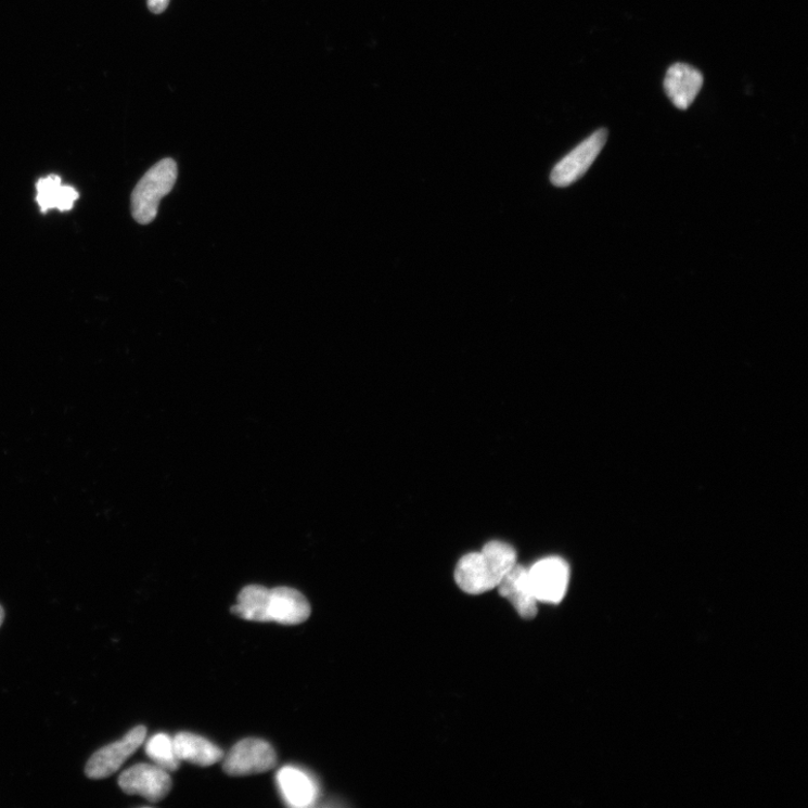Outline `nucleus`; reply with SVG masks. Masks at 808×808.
Segmentation results:
<instances>
[{
    "label": "nucleus",
    "instance_id": "nucleus-1",
    "mask_svg": "<svg viewBox=\"0 0 808 808\" xmlns=\"http://www.w3.org/2000/svg\"><path fill=\"white\" fill-rule=\"evenodd\" d=\"M178 179V167L172 158H165L152 167L132 193V215L141 225L151 223L157 216L159 203L172 191Z\"/></svg>",
    "mask_w": 808,
    "mask_h": 808
},
{
    "label": "nucleus",
    "instance_id": "nucleus-2",
    "mask_svg": "<svg viewBox=\"0 0 808 808\" xmlns=\"http://www.w3.org/2000/svg\"><path fill=\"white\" fill-rule=\"evenodd\" d=\"M223 758L222 769L233 778L264 773L278 764L277 753L270 743L255 738L238 742Z\"/></svg>",
    "mask_w": 808,
    "mask_h": 808
},
{
    "label": "nucleus",
    "instance_id": "nucleus-3",
    "mask_svg": "<svg viewBox=\"0 0 808 808\" xmlns=\"http://www.w3.org/2000/svg\"><path fill=\"white\" fill-rule=\"evenodd\" d=\"M607 140L605 128L599 129L578 144L554 167L551 181L555 187L566 188L583 177L594 164Z\"/></svg>",
    "mask_w": 808,
    "mask_h": 808
},
{
    "label": "nucleus",
    "instance_id": "nucleus-4",
    "mask_svg": "<svg viewBox=\"0 0 808 808\" xmlns=\"http://www.w3.org/2000/svg\"><path fill=\"white\" fill-rule=\"evenodd\" d=\"M119 787L125 794L140 795L151 803L165 799L171 788L169 771L150 764L136 765L119 775Z\"/></svg>",
    "mask_w": 808,
    "mask_h": 808
},
{
    "label": "nucleus",
    "instance_id": "nucleus-5",
    "mask_svg": "<svg viewBox=\"0 0 808 808\" xmlns=\"http://www.w3.org/2000/svg\"><path fill=\"white\" fill-rule=\"evenodd\" d=\"M146 733L145 727H137L129 731L121 740L97 752L86 766L87 778L90 780L110 778L143 745Z\"/></svg>",
    "mask_w": 808,
    "mask_h": 808
},
{
    "label": "nucleus",
    "instance_id": "nucleus-6",
    "mask_svg": "<svg viewBox=\"0 0 808 808\" xmlns=\"http://www.w3.org/2000/svg\"><path fill=\"white\" fill-rule=\"evenodd\" d=\"M528 573L538 602L560 603L564 599L569 581V568L563 560H541L528 568Z\"/></svg>",
    "mask_w": 808,
    "mask_h": 808
},
{
    "label": "nucleus",
    "instance_id": "nucleus-7",
    "mask_svg": "<svg viewBox=\"0 0 808 808\" xmlns=\"http://www.w3.org/2000/svg\"><path fill=\"white\" fill-rule=\"evenodd\" d=\"M704 82L702 73L687 63H675L667 70L664 88L678 110H688L696 100Z\"/></svg>",
    "mask_w": 808,
    "mask_h": 808
},
{
    "label": "nucleus",
    "instance_id": "nucleus-8",
    "mask_svg": "<svg viewBox=\"0 0 808 808\" xmlns=\"http://www.w3.org/2000/svg\"><path fill=\"white\" fill-rule=\"evenodd\" d=\"M311 606L306 597L291 588L270 590V620L283 626H297L306 623Z\"/></svg>",
    "mask_w": 808,
    "mask_h": 808
},
{
    "label": "nucleus",
    "instance_id": "nucleus-9",
    "mask_svg": "<svg viewBox=\"0 0 808 808\" xmlns=\"http://www.w3.org/2000/svg\"><path fill=\"white\" fill-rule=\"evenodd\" d=\"M500 594L509 600L521 617L533 619L537 614V599L533 592L528 568L516 564L500 581Z\"/></svg>",
    "mask_w": 808,
    "mask_h": 808
},
{
    "label": "nucleus",
    "instance_id": "nucleus-10",
    "mask_svg": "<svg viewBox=\"0 0 808 808\" xmlns=\"http://www.w3.org/2000/svg\"><path fill=\"white\" fill-rule=\"evenodd\" d=\"M174 745L180 761H189L201 767L213 766L225 757L223 752L215 743L195 733H178L174 738Z\"/></svg>",
    "mask_w": 808,
    "mask_h": 808
},
{
    "label": "nucleus",
    "instance_id": "nucleus-11",
    "mask_svg": "<svg viewBox=\"0 0 808 808\" xmlns=\"http://www.w3.org/2000/svg\"><path fill=\"white\" fill-rule=\"evenodd\" d=\"M278 784L286 803L294 807H308L317 798V787L309 775L295 767H283L278 773Z\"/></svg>",
    "mask_w": 808,
    "mask_h": 808
},
{
    "label": "nucleus",
    "instance_id": "nucleus-12",
    "mask_svg": "<svg viewBox=\"0 0 808 808\" xmlns=\"http://www.w3.org/2000/svg\"><path fill=\"white\" fill-rule=\"evenodd\" d=\"M78 200L79 192L74 187L62 184L56 175L41 178L37 183V203L43 214L50 209L69 211Z\"/></svg>",
    "mask_w": 808,
    "mask_h": 808
},
{
    "label": "nucleus",
    "instance_id": "nucleus-13",
    "mask_svg": "<svg viewBox=\"0 0 808 808\" xmlns=\"http://www.w3.org/2000/svg\"><path fill=\"white\" fill-rule=\"evenodd\" d=\"M456 579L461 590L469 594H482L495 589L480 552L462 557L456 569Z\"/></svg>",
    "mask_w": 808,
    "mask_h": 808
},
{
    "label": "nucleus",
    "instance_id": "nucleus-14",
    "mask_svg": "<svg viewBox=\"0 0 808 808\" xmlns=\"http://www.w3.org/2000/svg\"><path fill=\"white\" fill-rule=\"evenodd\" d=\"M235 616L254 623H271L270 620V590L261 586L244 588L232 608Z\"/></svg>",
    "mask_w": 808,
    "mask_h": 808
},
{
    "label": "nucleus",
    "instance_id": "nucleus-15",
    "mask_svg": "<svg viewBox=\"0 0 808 808\" xmlns=\"http://www.w3.org/2000/svg\"><path fill=\"white\" fill-rule=\"evenodd\" d=\"M480 554L496 589L504 576L516 565L515 551L510 544L495 540L485 544Z\"/></svg>",
    "mask_w": 808,
    "mask_h": 808
},
{
    "label": "nucleus",
    "instance_id": "nucleus-16",
    "mask_svg": "<svg viewBox=\"0 0 808 808\" xmlns=\"http://www.w3.org/2000/svg\"><path fill=\"white\" fill-rule=\"evenodd\" d=\"M149 758L158 767L167 771L179 769L181 761L177 757L174 738L166 733H158L152 736L145 747Z\"/></svg>",
    "mask_w": 808,
    "mask_h": 808
},
{
    "label": "nucleus",
    "instance_id": "nucleus-17",
    "mask_svg": "<svg viewBox=\"0 0 808 808\" xmlns=\"http://www.w3.org/2000/svg\"><path fill=\"white\" fill-rule=\"evenodd\" d=\"M170 4V0H148V8L154 14L164 13Z\"/></svg>",
    "mask_w": 808,
    "mask_h": 808
},
{
    "label": "nucleus",
    "instance_id": "nucleus-18",
    "mask_svg": "<svg viewBox=\"0 0 808 808\" xmlns=\"http://www.w3.org/2000/svg\"><path fill=\"white\" fill-rule=\"evenodd\" d=\"M4 619H5V612H4V608H3V606H2V605H0V626H2V625H3V623H4Z\"/></svg>",
    "mask_w": 808,
    "mask_h": 808
}]
</instances>
